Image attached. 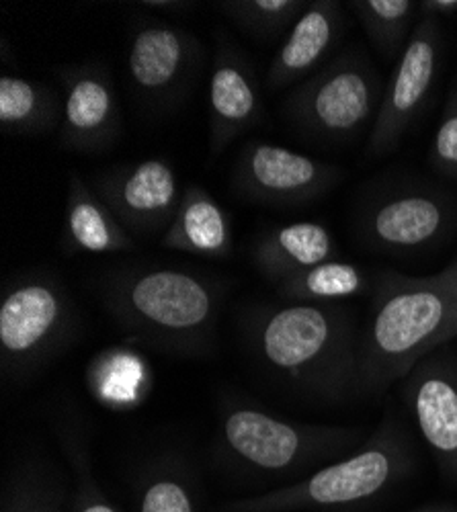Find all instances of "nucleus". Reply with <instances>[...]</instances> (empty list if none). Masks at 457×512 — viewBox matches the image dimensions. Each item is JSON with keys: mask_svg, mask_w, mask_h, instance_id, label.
I'll list each match as a JSON object with an SVG mask.
<instances>
[{"mask_svg": "<svg viewBox=\"0 0 457 512\" xmlns=\"http://www.w3.org/2000/svg\"><path fill=\"white\" fill-rule=\"evenodd\" d=\"M357 351V396L378 398L435 349L453 343L449 265L427 277L380 271Z\"/></svg>", "mask_w": 457, "mask_h": 512, "instance_id": "1", "label": "nucleus"}, {"mask_svg": "<svg viewBox=\"0 0 457 512\" xmlns=\"http://www.w3.org/2000/svg\"><path fill=\"white\" fill-rule=\"evenodd\" d=\"M248 343L269 373L304 394L324 402L357 396L359 340L341 304L265 306L248 320Z\"/></svg>", "mask_w": 457, "mask_h": 512, "instance_id": "2", "label": "nucleus"}, {"mask_svg": "<svg viewBox=\"0 0 457 512\" xmlns=\"http://www.w3.org/2000/svg\"><path fill=\"white\" fill-rule=\"evenodd\" d=\"M417 469V451L404 422L386 410L365 443L310 476L251 498H236L222 512L355 510L386 496Z\"/></svg>", "mask_w": 457, "mask_h": 512, "instance_id": "3", "label": "nucleus"}, {"mask_svg": "<svg viewBox=\"0 0 457 512\" xmlns=\"http://www.w3.org/2000/svg\"><path fill=\"white\" fill-rule=\"evenodd\" d=\"M113 320L142 343L171 353H201L216 336V287L183 269H136L109 275L103 285Z\"/></svg>", "mask_w": 457, "mask_h": 512, "instance_id": "4", "label": "nucleus"}, {"mask_svg": "<svg viewBox=\"0 0 457 512\" xmlns=\"http://www.w3.org/2000/svg\"><path fill=\"white\" fill-rule=\"evenodd\" d=\"M367 437L357 426L306 424L246 402H224L218 453L244 474L294 484L349 455Z\"/></svg>", "mask_w": 457, "mask_h": 512, "instance_id": "5", "label": "nucleus"}, {"mask_svg": "<svg viewBox=\"0 0 457 512\" xmlns=\"http://www.w3.org/2000/svg\"><path fill=\"white\" fill-rule=\"evenodd\" d=\"M384 82L361 48H347L298 84L283 103V115L298 132L345 142L373 125L378 117Z\"/></svg>", "mask_w": 457, "mask_h": 512, "instance_id": "6", "label": "nucleus"}, {"mask_svg": "<svg viewBox=\"0 0 457 512\" xmlns=\"http://www.w3.org/2000/svg\"><path fill=\"white\" fill-rule=\"evenodd\" d=\"M76 330V308L50 273H27L3 289L0 365L9 379L27 377L56 357Z\"/></svg>", "mask_w": 457, "mask_h": 512, "instance_id": "7", "label": "nucleus"}, {"mask_svg": "<svg viewBox=\"0 0 457 512\" xmlns=\"http://www.w3.org/2000/svg\"><path fill=\"white\" fill-rule=\"evenodd\" d=\"M457 224V199L421 179L378 185L359 205L357 238L382 254H414L441 244Z\"/></svg>", "mask_w": 457, "mask_h": 512, "instance_id": "8", "label": "nucleus"}, {"mask_svg": "<svg viewBox=\"0 0 457 512\" xmlns=\"http://www.w3.org/2000/svg\"><path fill=\"white\" fill-rule=\"evenodd\" d=\"M441 56V21L419 19L386 84L378 117L369 130L365 160H380L400 148L429 103Z\"/></svg>", "mask_w": 457, "mask_h": 512, "instance_id": "9", "label": "nucleus"}, {"mask_svg": "<svg viewBox=\"0 0 457 512\" xmlns=\"http://www.w3.org/2000/svg\"><path fill=\"white\" fill-rule=\"evenodd\" d=\"M205 58L201 41L160 19H136L130 27L126 70L134 95L162 111L181 105Z\"/></svg>", "mask_w": 457, "mask_h": 512, "instance_id": "10", "label": "nucleus"}, {"mask_svg": "<svg viewBox=\"0 0 457 512\" xmlns=\"http://www.w3.org/2000/svg\"><path fill=\"white\" fill-rule=\"evenodd\" d=\"M341 181L339 166L263 140H251L240 150L232 173L240 197L269 207L310 205Z\"/></svg>", "mask_w": 457, "mask_h": 512, "instance_id": "11", "label": "nucleus"}, {"mask_svg": "<svg viewBox=\"0 0 457 512\" xmlns=\"http://www.w3.org/2000/svg\"><path fill=\"white\" fill-rule=\"evenodd\" d=\"M400 396L441 474L457 484V351L423 357L400 381Z\"/></svg>", "mask_w": 457, "mask_h": 512, "instance_id": "12", "label": "nucleus"}, {"mask_svg": "<svg viewBox=\"0 0 457 512\" xmlns=\"http://www.w3.org/2000/svg\"><path fill=\"white\" fill-rule=\"evenodd\" d=\"M91 187L130 234L144 236L164 234L183 197L177 170L164 158L107 168Z\"/></svg>", "mask_w": 457, "mask_h": 512, "instance_id": "13", "label": "nucleus"}, {"mask_svg": "<svg viewBox=\"0 0 457 512\" xmlns=\"http://www.w3.org/2000/svg\"><path fill=\"white\" fill-rule=\"evenodd\" d=\"M60 146L78 154H99L121 136V113L111 72L89 62L60 70Z\"/></svg>", "mask_w": 457, "mask_h": 512, "instance_id": "14", "label": "nucleus"}, {"mask_svg": "<svg viewBox=\"0 0 457 512\" xmlns=\"http://www.w3.org/2000/svg\"><path fill=\"white\" fill-rule=\"evenodd\" d=\"M207 119L214 156H220L234 140L255 130L265 119L255 66L222 29L216 31Z\"/></svg>", "mask_w": 457, "mask_h": 512, "instance_id": "15", "label": "nucleus"}, {"mask_svg": "<svg viewBox=\"0 0 457 512\" xmlns=\"http://www.w3.org/2000/svg\"><path fill=\"white\" fill-rule=\"evenodd\" d=\"M345 29L343 5L337 0H314L289 29L285 41L273 56L265 84L271 91H281L289 84L310 78L320 70L332 50L337 48Z\"/></svg>", "mask_w": 457, "mask_h": 512, "instance_id": "16", "label": "nucleus"}, {"mask_svg": "<svg viewBox=\"0 0 457 512\" xmlns=\"http://www.w3.org/2000/svg\"><path fill=\"white\" fill-rule=\"evenodd\" d=\"M335 259V240L330 230L318 222H296L271 228L261 234L253 246L257 271L275 287Z\"/></svg>", "mask_w": 457, "mask_h": 512, "instance_id": "17", "label": "nucleus"}, {"mask_svg": "<svg viewBox=\"0 0 457 512\" xmlns=\"http://www.w3.org/2000/svg\"><path fill=\"white\" fill-rule=\"evenodd\" d=\"M136 246L105 201L78 173L70 175L64 211L62 248L66 254H115Z\"/></svg>", "mask_w": 457, "mask_h": 512, "instance_id": "18", "label": "nucleus"}, {"mask_svg": "<svg viewBox=\"0 0 457 512\" xmlns=\"http://www.w3.org/2000/svg\"><path fill=\"white\" fill-rule=\"evenodd\" d=\"M162 246L205 259H232L234 238L228 211L203 187H185L175 218L162 234Z\"/></svg>", "mask_w": 457, "mask_h": 512, "instance_id": "19", "label": "nucleus"}, {"mask_svg": "<svg viewBox=\"0 0 457 512\" xmlns=\"http://www.w3.org/2000/svg\"><path fill=\"white\" fill-rule=\"evenodd\" d=\"M60 117L62 101L48 84L9 72L0 76V132L5 136L48 134Z\"/></svg>", "mask_w": 457, "mask_h": 512, "instance_id": "20", "label": "nucleus"}, {"mask_svg": "<svg viewBox=\"0 0 457 512\" xmlns=\"http://www.w3.org/2000/svg\"><path fill=\"white\" fill-rule=\"evenodd\" d=\"M371 283L361 267L335 259L283 281L277 285V293L285 302L339 304L347 297L369 291Z\"/></svg>", "mask_w": 457, "mask_h": 512, "instance_id": "21", "label": "nucleus"}, {"mask_svg": "<svg viewBox=\"0 0 457 512\" xmlns=\"http://www.w3.org/2000/svg\"><path fill=\"white\" fill-rule=\"evenodd\" d=\"M369 44L382 58L398 62L417 27L419 3L412 0H353L349 3Z\"/></svg>", "mask_w": 457, "mask_h": 512, "instance_id": "22", "label": "nucleus"}, {"mask_svg": "<svg viewBox=\"0 0 457 512\" xmlns=\"http://www.w3.org/2000/svg\"><path fill=\"white\" fill-rule=\"evenodd\" d=\"M218 9L244 33L257 39L279 37L308 9L306 0H222Z\"/></svg>", "mask_w": 457, "mask_h": 512, "instance_id": "23", "label": "nucleus"}, {"mask_svg": "<svg viewBox=\"0 0 457 512\" xmlns=\"http://www.w3.org/2000/svg\"><path fill=\"white\" fill-rule=\"evenodd\" d=\"M62 502V484L50 469L25 463L7 480L0 512H62Z\"/></svg>", "mask_w": 457, "mask_h": 512, "instance_id": "24", "label": "nucleus"}, {"mask_svg": "<svg viewBox=\"0 0 457 512\" xmlns=\"http://www.w3.org/2000/svg\"><path fill=\"white\" fill-rule=\"evenodd\" d=\"M138 512H197L191 482L175 461H158L138 484Z\"/></svg>", "mask_w": 457, "mask_h": 512, "instance_id": "25", "label": "nucleus"}, {"mask_svg": "<svg viewBox=\"0 0 457 512\" xmlns=\"http://www.w3.org/2000/svg\"><path fill=\"white\" fill-rule=\"evenodd\" d=\"M429 164L437 175L457 181V74L449 84L443 115L429 148Z\"/></svg>", "mask_w": 457, "mask_h": 512, "instance_id": "26", "label": "nucleus"}, {"mask_svg": "<svg viewBox=\"0 0 457 512\" xmlns=\"http://www.w3.org/2000/svg\"><path fill=\"white\" fill-rule=\"evenodd\" d=\"M421 19H457V0H421L419 3Z\"/></svg>", "mask_w": 457, "mask_h": 512, "instance_id": "27", "label": "nucleus"}, {"mask_svg": "<svg viewBox=\"0 0 457 512\" xmlns=\"http://www.w3.org/2000/svg\"><path fill=\"white\" fill-rule=\"evenodd\" d=\"M142 7L148 9H158V11H169V13H183V11H191L195 5L193 3H175V0H146L142 3Z\"/></svg>", "mask_w": 457, "mask_h": 512, "instance_id": "28", "label": "nucleus"}, {"mask_svg": "<svg viewBox=\"0 0 457 512\" xmlns=\"http://www.w3.org/2000/svg\"><path fill=\"white\" fill-rule=\"evenodd\" d=\"M451 269V285H453V300H455V322H453V338H457V256L449 263Z\"/></svg>", "mask_w": 457, "mask_h": 512, "instance_id": "29", "label": "nucleus"}, {"mask_svg": "<svg viewBox=\"0 0 457 512\" xmlns=\"http://www.w3.org/2000/svg\"><path fill=\"white\" fill-rule=\"evenodd\" d=\"M410 512H457L455 504H427L421 508H414Z\"/></svg>", "mask_w": 457, "mask_h": 512, "instance_id": "30", "label": "nucleus"}]
</instances>
